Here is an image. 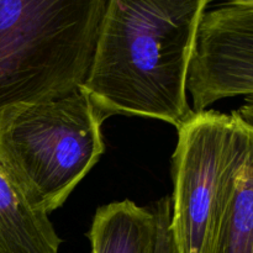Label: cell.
Masks as SVG:
<instances>
[{"mask_svg": "<svg viewBox=\"0 0 253 253\" xmlns=\"http://www.w3.org/2000/svg\"><path fill=\"white\" fill-rule=\"evenodd\" d=\"M208 0H108L82 86L104 119L136 115L179 128L194 114L187 79Z\"/></svg>", "mask_w": 253, "mask_h": 253, "instance_id": "cell-1", "label": "cell"}, {"mask_svg": "<svg viewBox=\"0 0 253 253\" xmlns=\"http://www.w3.org/2000/svg\"><path fill=\"white\" fill-rule=\"evenodd\" d=\"M178 130L172 157V226L178 253H211L222 210L249 146L234 115L200 111Z\"/></svg>", "mask_w": 253, "mask_h": 253, "instance_id": "cell-4", "label": "cell"}, {"mask_svg": "<svg viewBox=\"0 0 253 253\" xmlns=\"http://www.w3.org/2000/svg\"><path fill=\"white\" fill-rule=\"evenodd\" d=\"M89 240L91 253H153L155 215L131 200L103 205L94 215Z\"/></svg>", "mask_w": 253, "mask_h": 253, "instance_id": "cell-7", "label": "cell"}, {"mask_svg": "<svg viewBox=\"0 0 253 253\" xmlns=\"http://www.w3.org/2000/svg\"><path fill=\"white\" fill-rule=\"evenodd\" d=\"M48 215L30 205L0 163V253H58Z\"/></svg>", "mask_w": 253, "mask_h": 253, "instance_id": "cell-6", "label": "cell"}, {"mask_svg": "<svg viewBox=\"0 0 253 253\" xmlns=\"http://www.w3.org/2000/svg\"><path fill=\"white\" fill-rule=\"evenodd\" d=\"M193 111L221 99L253 95V4L235 0L205 10L187 79Z\"/></svg>", "mask_w": 253, "mask_h": 253, "instance_id": "cell-5", "label": "cell"}, {"mask_svg": "<svg viewBox=\"0 0 253 253\" xmlns=\"http://www.w3.org/2000/svg\"><path fill=\"white\" fill-rule=\"evenodd\" d=\"M104 119L83 89L0 111V163L32 208L64 204L104 153Z\"/></svg>", "mask_w": 253, "mask_h": 253, "instance_id": "cell-3", "label": "cell"}, {"mask_svg": "<svg viewBox=\"0 0 253 253\" xmlns=\"http://www.w3.org/2000/svg\"><path fill=\"white\" fill-rule=\"evenodd\" d=\"M231 115L239 119L246 126L253 128V95L246 96L244 104L237 110L232 111Z\"/></svg>", "mask_w": 253, "mask_h": 253, "instance_id": "cell-10", "label": "cell"}, {"mask_svg": "<svg viewBox=\"0 0 253 253\" xmlns=\"http://www.w3.org/2000/svg\"><path fill=\"white\" fill-rule=\"evenodd\" d=\"M251 1H252V4H253V0H251Z\"/></svg>", "mask_w": 253, "mask_h": 253, "instance_id": "cell-11", "label": "cell"}, {"mask_svg": "<svg viewBox=\"0 0 253 253\" xmlns=\"http://www.w3.org/2000/svg\"><path fill=\"white\" fill-rule=\"evenodd\" d=\"M106 6L108 0H0V111L79 90Z\"/></svg>", "mask_w": 253, "mask_h": 253, "instance_id": "cell-2", "label": "cell"}, {"mask_svg": "<svg viewBox=\"0 0 253 253\" xmlns=\"http://www.w3.org/2000/svg\"><path fill=\"white\" fill-rule=\"evenodd\" d=\"M156 219V242L153 253H178L173 237L170 219H172V200L165 197L151 208Z\"/></svg>", "mask_w": 253, "mask_h": 253, "instance_id": "cell-9", "label": "cell"}, {"mask_svg": "<svg viewBox=\"0 0 253 253\" xmlns=\"http://www.w3.org/2000/svg\"><path fill=\"white\" fill-rule=\"evenodd\" d=\"M249 127V126H247ZM211 253H253V128L229 193Z\"/></svg>", "mask_w": 253, "mask_h": 253, "instance_id": "cell-8", "label": "cell"}]
</instances>
